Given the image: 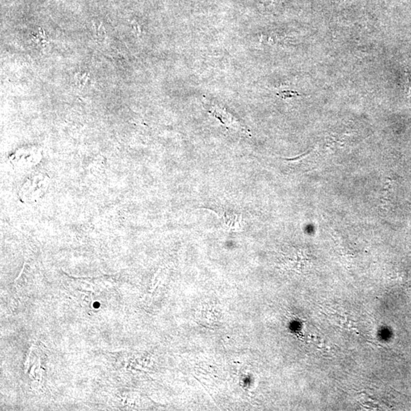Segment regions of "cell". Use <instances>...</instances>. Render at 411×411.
Returning a JSON list of instances; mask_svg holds the SVG:
<instances>
[{"label":"cell","mask_w":411,"mask_h":411,"mask_svg":"<svg viewBox=\"0 0 411 411\" xmlns=\"http://www.w3.org/2000/svg\"><path fill=\"white\" fill-rule=\"evenodd\" d=\"M210 114H213V116L218 118L219 120L222 122V124L225 126H229V127L234 128V129H238V130L245 131L247 132L246 129H244L240 124L233 118V117L230 114L225 112L224 110L219 108L218 106H213V108L210 110Z\"/></svg>","instance_id":"1"},{"label":"cell","mask_w":411,"mask_h":411,"mask_svg":"<svg viewBox=\"0 0 411 411\" xmlns=\"http://www.w3.org/2000/svg\"><path fill=\"white\" fill-rule=\"evenodd\" d=\"M224 217L225 225H228L229 228H237V226L241 225V218L242 216L237 215L236 213H224L222 214Z\"/></svg>","instance_id":"2"},{"label":"cell","mask_w":411,"mask_h":411,"mask_svg":"<svg viewBox=\"0 0 411 411\" xmlns=\"http://www.w3.org/2000/svg\"><path fill=\"white\" fill-rule=\"evenodd\" d=\"M277 95L282 97L284 99H286L288 97H295V96H300L299 93L293 91H284L282 93H280L277 94Z\"/></svg>","instance_id":"3"}]
</instances>
